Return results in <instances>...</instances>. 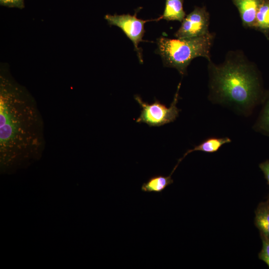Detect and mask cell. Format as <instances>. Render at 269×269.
Listing matches in <instances>:
<instances>
[{"label": "cell", "mask_w": 269, "mask_h": 269, "mask_svg": "<svg viewBox=\"0 0 269 269\" xmlns=\"http://www.w3.org/2000/svg\"><path fill=\"white\" fill-rule=\"evenodd\" d=\"M255 225L260 235L269 239V200L258 205L255 211Z\"/></svg>", "instance_id": "obj_9"}, {"label": "cell", "mask_w": 269, "mask_h": 269, "mask_svg": "<svg viewBox=\"0 0 269 269\" xmlns=\"http://www.w3.org/2000/svg\"><path fill=\"white\" fill-rule=\"evenodd\" d=\"M259 167L264 173L265 178L267 180V183L269 185V160H267L260 163L259 164ZM268 199L269 200V195Z\"/></svg>", "instance_id": "obj_16"}, {"label": "cell", "mask_w": 269, "mask_h": 269, "mask_svg": "<svg viewBox=\"0 0 269 269\" xmlns=\"http://www.w3.org/2000/svg\"><path fill=\"white\" fill-rule=\"evenodd\" d=\"M231 142V139L227 137L208 138L199 145L195 146L193 148L188 150L183 156L178 160V162L180 163L187 154L193 151H201L207 153H213L217 151L224 144Z\"/></svg>", "instance_id": "obj_10"}, {"label": "cell", "mask_w": 269, "mask_h": 269, "mask_svg": "<svg viewBox=\"0 0 269 269\" xmlns=\"http://www.w3.org/2000/svg\"><path fill=\"white\" fill-rule=\"evenodd\" d=\"M2 6L22 9L24 7V0H0Z\"/></svg>", "instance_id": "obj_15"}, {"label": "cell", "mask_w": 269, "mask_h": 269, "mask_svg": "<svg viewBox=\"0 0 269 269\" xmlns=\"http://www.w3.org/2000/svg\"><path fill=\"white\" fill-rule=\"evenodd\" d=\"M209 23L210 15L205 6H195L182 20L174 36L185 38L205 35L210 33Z\"/></svg>", "instance_id": "obj_6"}, {"label": "cell", "mask_w": 269, "mask_h": 269, "mask_svg": "<svg viewBox=\"0 0 269 269\" xmlns=\"http://www.w3.org/2000/svg\"><path fill=\"white\" fill-rule=\"evenodd\" d=\"M255 29L261 31L267 37L269 34V0H264L258 10Z\"/></svg>", "instance_id": "obj_12"}, {"label": "cell", "mask_w": 269, "mask_h": 269, "mask_svg": "<svg viewBox=\"0 0 269 269\" xmlns=\"http://www.w3.org/2000/svg\"><path fill=\"white\" fill-rule=\"evenodd\" d=\"M262 240V249L259 254V258L264 262L269 267V239L261 236Z\"/></svg>", "instance_id": "obj_14"}, {"label": "cell", "mask_w": 269, "mask_h": 269, "mask_svg": "<svg viewBox=\"0 0 269 269\" xmlns=\"http://www.w3.org/2000/svg\"><path fill=\"white\" fill-rule=\"evenodd\" d=\"M215 34L185 38L170 39L161 37L157 39V53L166 67L174 68L182 75L187 73V68L191 61L198 57L211 59V49Z\"/></svg>", "instance_id": "obj_3"}, {"label": "cell", "mask_w": 269, "mask_h": 269, "mask_svg": "<svg viewBox=\"0 0 269 269\" xmlns=\"http://www.w3.org/2000/svg\"><path fill=\"white\" fill-rule=\"evenodd\" d=\"M256 126L259 131L269 134V95Z\"/></svg>", "instance_id": "obj_13"}, {"label": "cell", "mask_w": 269, "mask_h": 269, "mask_svg": "<svg viewBox=\"0 0 269 269\" xmlns=\"http://www.w3.org/2000/svg\"><path fill=\"white\" fill-rule=\"evenodd\" d=\"M180 85L179 83L177 86L173 100L168 108L156 99L152 103L149 104L144 102L138 95H135L134 98L141 108L140 115L135 122L146 124L150 127H160L173 122L179 116L180 111L176 107L179 98Z\"/></svg>", "instance_id": "obj_4"}, {"label": "cell", "mask_w": 269, "mask_h": 269, "mask_svg": "<svg viewBox=\"0 0 269 269\" xmlns=\"http://www.w3.org/2000/svg\"><path fill=\"white\" fill-rule=\"evenodd\" d=\"M183 0H165V8L161 19L167 21L182 22L186 13L183 9Z\"/></svg>", "instance_id": "obj_11"}, {"label": "cell", "mask_w": 269, "mask_h": 269, "mask_svg": "<svg viewBox=\"0 0 269 269\" xmlns=\"http://www.w3.org/2000/svg\"><path fill=\"white\" fill-rule=\"evenodd\" d=\"M210 97L216 102L249 110L261 97L260 80L254 65L242 51H229L221 64L208 61Z\"/></svg>", "instance_id": "obj_2"}, {"label": "cell", "mask_w": 269, "mask_h": 269, "mask_svg": "<svg viewBox=\"0 0 269 269\" xmlns=\"http://www.w3.org/2000/svg\"><path fill=\"white\" fill-rule=\"evenodd\" d=\"M46 143L44 121L35 98L7 70L1 69V170L26 166L41 156Z\"/></svg>", "instance_id": "obj_1"}, {"label": "cell", "mask_w": 269, "mask_h": 269, "mask_svg": "<svg viewBox=\"0 0 269 269\" xmlns=\"http://www.w3.org/2000/svg\"><path fill=\"white\" fill-rule=\"evenodd\" d=\"M239 12L243 26L254 28L256 15L264 0H232Z\"/></svg>", "instance_id": "obj_7"}, {"label": "cell", "mask_w": 269, "mask_h": 269, "mask_svg": "<svg viewBox=\"0 0 269 269\" xmlns=\"http://www.w3.org/2000/svg\"><path fill=\"white\" fill-rule=\"evenodd\" d=\"M105 19L110 25L116 26L122 29L126 35L132 41L134 50L137 52L138 59L142 63L141 49L138 47L139 43L142 41L144 33V23L150 21H157L161 17L151 20H144L136 17V12L132 15L126 14H106Z\"/></svg>", "instance_id": "obj_5"}, {"label": "cell", "mask_w": 269, "mask_h": 269, "mask_svg": "<svg viewBox=\"0 0 269 269\" xmlns=\"http://www.w3.org/2000/svg\"><path fill=\"white\" fill-rule=\"evenodd\" d=\"M178 165V164L175 165L168 176L157 175L150 177L146 182L142 184L141 190L143 192L149 193L162 192L168 186L173 183L171 176Z\"/></svg>", "instance_id": "obj_8"}]
</instances>
